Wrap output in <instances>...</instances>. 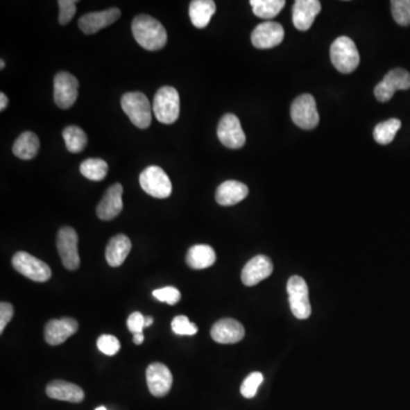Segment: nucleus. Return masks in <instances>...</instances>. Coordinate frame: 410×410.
<instances>
[{
	"instance_id": "nucleus-38",
	"label": "nucleus",
	"mask_w": 410,
	"mask_h": 410,
	"mask_svg": "<svg viewBox=\"0 0 410 410\" xmlns=\"http://www.w3.org/2000/svg\"><path fill=\"white\" fill-rule=\"evenodd\" d=\"M14 316L13 305L8 302L0 303V333H3L7 324L12 321Z\"/></svg>"
},
{
	"instance_id": "nucleus-35",
	"label": "nucleus",
	"mask_w": 410,
	"mask_h": 410,
	"mask_svg": "<svg viewBox=\"0 0 410 410\" xmlns=\"http://www.w3.org/2000/svg\"><path fill=\"white\" fill-rule=\"evenodd\" d=\"M97 348L106 356H114L120 350V342L113 335H102L97 340Z\"/></svg>"
},
{
	"instance_id": "nucleus-43",
	"label": "nucleus",
	"mask_w": 410,
	"mask_h": 410,
	"mask_svg": "<svg viewBox=\"0 0 410 410\" xmlns=\"http://www.w3.org/2000/svg\"><path fill=\"white\" fill-rule=\"evenodd\" d=\"M96 410H106V408L105 407H99Z\"/></svg>"
},
{
	"instance_id": "nucleus-20",
	"label": "nucleus",
	"mask_w": 410,
	"mask_h": 410,
	"mask_svg": "<svg viewBox=\"0 0 410 410\" xmlns=\"http://www.w3.org/2000/svg\"><path fill=\"white\" fill-rule=\"evenodd\" d=\"M321 10V3L318 0H298L293 6V24L300 31H307L311 28Z\"/></svg>"
},
{
	"instance_id": "nucleus-15",
	"label": "nucleus",
	"mask_w": 410,
	"mask_h": 410,
	"mask_svg": "<svg viewBox=\"0 0 410 410\" xmlns=\"http://www.w3.org/2000/svg\"><path fill=\"white\" fill-rule=\"evenodd\" d=\"M121 16V10L113 7L102 12H92L81 16L79 19V28L85 35H94L99 30L110 26L117 22Z\"/></svg>"
},
{
	"instance_id": "nucleus-10",
	"label": "nucleus",
	"mask_w": 410,
	"mask_h": 410,
	"mask_svg": "<svg viewBox=\"0 0 410 410\" xmlns=\"http://www.w3.org/2000/svg\"><path fill=\"white\" fill-rule=\"evenodd\" d=\"M410 88V74L404 69H393L385 74L381 83L375 87L374 94L379 102L386 103L393 97L398 90Z\"/></svg>"
},
{
	"instance_id": "nucleus-22",
	"label": "nucleus",
	"mask_w": 410,
	"mask_h": 410,
	"mask_svg": "<svg viewBox=\"0 0 410 410\" xmlns=\"http://www.w3.org/2000/svg\"><path fill=\"white\" fill-rule=\"evenodd\" d=\"M248 188L237 180H227L216 191V200L223 207H230L242 202L248 196Z\"/></svg>"
},
{
	"instance_id": "nucleus-39",
	"label": "nucleus",
	"mask_w": 410,
	"mask_h": 410,
	"mask_svg": "<svg viewBox=\"0 0 410 410\" xmlns=\"http://www.w3.org/2000/svg\"><path fill=\"white\" fill-rule=\"evenodd\" d=\"M7 105H8V99L3 92H0V111L3 112L6 110Z\"/></svg>"
},
{
	"instance_id": "nucleus-33",
	"label": "nucleus",
	"mask_w": 410,
	"mask_h": 410,
	"mask_svg": "<svg viewBox=\"0 0 410 410\" xmlns=\"http://www.w3.org/2000/svg\"><path fill=\"white\" fill-rule=\"evenodd\" d=\"M173 333L177 335H194L198 333L196 325L189 321L186 316H177L171 323Z\"/></svg>"
},
{
	"instance_id": "nucleus-6",
	"label": "nucleus",
	"mask_w": 410,
	"mask_h": 410,
	"mask_svg": "<svg viewBox=\"0 0 410 410\" xmlns=\"http://www.w3.org/2000/svg\"><path fill=\"white\" fill-rule=\"evenodd\" d=\"M140 187L152 198H166L171 195L172 184L166 171L160 166L145 169L139 176Z\"/></svg>"
},
{
	"instance_id": "nucleus-27",
	"label": "nucleus",
	"mask_w": 410,
	"mask_h": 410,
	"mask_svg": "<svg viewBox=\"0 0 410 410\" xmlns=\"http://www.w3.org/2000/svg\"><path fill=\"white\" fill-rule=\"evenodd\" d=\"M63 138L67 151L71 153H81L87 147L88 137L86 133L76 126H69L63 130Z\"/></svg>"
},
{
	"instance_id": "nucleus-3",
	"label": "nucleus",
	"mask_w": 410,
	"mask_h": 410,
	"mask_svg": "<svg viewBox=\"0 0 410 410\" xmlns=\"http://www.w3.org/2000/svg\"><path fill=\"white\" fill-rule=\"evenodd\" d=\"M331 61L341 74H351L360 63L359 51L352 39L342 35L331 46Z\"/></svg>"
},
{
	"instance_id": "nucleus-18",
	"label": "nucleus",
	"mask_w": 410,
	"mask_h": 410,
	"mask_svg": "<svg viewBox=\"0 0 410 410\" xmlns=\"http://www.w3.org/2000/svg\"><path fill=\"white\" fill-rule=\"evenodd\" d=\"M245 330L239 321L232 318L216 321L211 328V337L220 344H234L242 341Z\"/></svg>"
},
{
	"instance_id": "nucleus-9",
	"label": "nucleus",
	"mask_w": 410,
	"mask_h": 410,
	"mask_svg": "<svg viewBox=\"0 0 410 410\" xmlns=\"http://www.w3.org/2000/svg\"><path fill=\"white\" fill-rule=\"evenodd\" d=\"M58 255L61 257L62 264L67 271H76L80 266L79 252H78V234L71 227H63L58 232Z\"/></svg>"
},
{
	"instance_id": "nucleus-1",
	"label": "nucleus",
	"mask_w": 410,
	"mask_h": 410,
	"mask_svg": "<svg viewBox=\"0 0 410 410\" xmlns=\"http://www.w3.org/2000/svg\"><path fill=\"white\" fill-rule=\"evenodd\" d=\"M131 30L138 45L146 51L162 49L168 42L166 30L157 19L146 14H140L131 23Z\"/></svg>"
},
{
	"instance_id": "nucleus-8",
	"label": "nucleus",
	"mask_w": 410,
	"mask_h": 410,
	"mask_svg": "<svg viewBox=\"0 0 410 410\" xmlns=\"http://www.w3.org/2000/svg\"><path fill=\"white\" fill-rule=\"evenodd\" d=\"M289 305L294 317L308 319L311 315V305L309 301L308 285L302 277L292 276L287 282Z\"/></svg>"
},
{
	"instance_id": "nucleus-41",
	"label": "nucleus",
	"mask_w": 410,
	"mask_h": 410,
	"mask_svg": "<svg viewBox=\"0 0 410 410\" xmlns=\"http://www.w3.org/2000/svg\"><path fill=\"white\" fill-rule=\"evenodd\" d=\"M152 317H145V327H150L151 325L153 324Z\"/></svg>"
},
{
	"instance_id": "nucleus-19",
	"label": "nucleus",
	"mask_w": 410,
	"mask_h": 410,
	"mask_svg": "<svg viewBox=\"0 0 410 410\" xmlns=\"http://www.w3.org/2000/svg\"><path fill=\"white\" fill-rule=\"evenodd\" d=\"M79 330L78 321L74 318L53 319L45 327V340L49 345H60Z\"/></svg>"
},
{
	"instance_id": "nucleus-12",
	"label": "nucleus",
	"mask_w": 410,
	"mask_h": 410,
	"mask_svg": "<svg viewBox=\"0 0 410 410\" xmlns=\"http://www.w3.org/2000/svg\"><path fill=\"white\" fill-rule=\"evenodd\" d=\"M79 81L74 74L58 72L54 78V99L56 105L67 110L74 105L78 99Z\"/></svg>"
},
{
	"instance_id": "nucleus-28",
	"label": "nucleus",
	"mask_w": 410,
	"mask_h": 410,
	"mask_svg": "<svg viewBox=\"0 0 410 410\" xmlns=\"http://www.w3.org/2000/svg\"><path fill=\"white\" fill-rule=\"evenodd\" d=\"M80 172L92 182H101L108 175V163L102 159H87L80 164Z\"/></svg>"
},
{
	"instance_id": "nucleus-11",
	"label": "nucleus",
	"mask_w": 410,
	"mask_h": 410,
	"mask_svg": "<svg viewBox=\"0 0 410 410\" xmlns=\"http://www.w3.org/2000/svg\"><path fill=\"white\" fill-rule=\"evenodd\" d=\"M216 135L223 146L228 147L230 150L242 148L246 142V137L239 119L235 114H230V113L223 115L220 120Z\"/></svg>"
},
{
	"instance_id": "nucleus-31",
	"label": "nucleus",
	"mask_w": 410,
	"mask_h": 410,
	"mask_svg": "<svg viewBox=\"0 0 410 410\" xmlns=\"http://www.w3.org/2000/svg\"><path fill=\"white\" fill-rule=\"evenodd\" d=\"M391 10L399 26H410V0H392Z\"/></svg>"
},
{
	"instance_id": "nucleus-37",
	"label": "nucleus",
	"mask_w": 410,
	"mask_h": 410,
	"mask_svg": "<svg viewBox=\"0 0 410 410\" xmlns=\"http://www.w3.org/2000/svg\"><path fill=\"white\" fill-rule=\"evenodd\" d=\"M127 326L133 334H142L145 328V317L140 312H134L128 317Z\"/></svg>"
},
{
	"instance_id": "nucleus-40",
	"label": "nucleus",
	"mask_w": 410,
	"mask_h": 410,
	"mask_svg": "<svg viewBox=\"0 0 410 410\" xmlns=\"http://www.w3.org/2000/svg\"><path fill=\"white\" fill-rule=\"evenodd\" d=\"M134 342H135V344H137V345H139V344L143 343L144 333H142V334H135L134 335Z\"/></svg>"
},
{
	"instance_id": "nucleus-24",
	"label": "nucleus",
	"mask_w": 410,
	"mask_h": 410,
	"mask_svg": "<svg viewBox=\"0 0 410 410\" xmlns=\"http://www.w3.org/2000/svg\"><path fill=\"white\" fill-rule=\"evenodd\" d=\"M216 260V252L210 245L198 244L191 246L186 255V264L191 269H205L214 264Z\"/></svg>"
},
{
	"instance_id": "nucleus-25",
	"label": "nucleus",
	"mask_w": 410,
	"mask_h": 410,
	"mask_svg": "<svg viewBox=\"0 0 410 410\" xmlns=\"http://www.w3.org/2000/svg\"><path fill=\"white\" fill-rule=\"evenodd\" d=\"M216 10V3L212 0H193L189 5V17L193 26L198 29L209 26Z\"/></svg>"
},
{
	"instance_id": "nucleus-34",
	"label": "nucleus",
	"mask_w": 410,
	"mask_h": 410,
	"mask_svg": "<svg viewBox=\"0 0 410 410\" xmlns=\"http://www.w3.org/2000/svg\"><path fill=\"white\" fill-rule=\"evenodd\" d=\"M153 296L159 300L161 302H166L170 305H175L182 299V294L178 289L172 287H163V289H155L153 292Z\"/></svg>"
},
{
	"instance_id": "nucleus-42",
	"label": "nucleus",
	"mask_w": 410,
	"mask_h": 410,
	"mask_svg": "<svg viewBox=\"0 0 410 410\" xmlns=\"http://www.w3.org/2000/svg\"><path fill=\"white\" fill-rule=\"evenodd\" d=\"M3 67H5V62H3V60H1V61H0V69L3 70Z\"/></svg>"
},
{
	"instance_id": "nucleus-2",
	"label": "nucleus",
	"mask_w": 410,
	"mask_h": 410,
	"mask_svg": "<svg viewBox=\"0 0 410 410\" xmlns=\"http://www.w3.org/2000/svg\"><path fill=\"white\" fill-rule=\"evenodd\" d=\"M153 112L157 121L163 124L175 123L180 113V99L173 87L166 86L156 92L153 101Z\"/></svg>"
},
{
	"instance_id": "nucleus-36",
	"label": "nucleus",
	"mask_w": 410,
	"mask_h": 410,
	"mask_svg": "<svg viewBox=\"0 0 410 410\" xmlns=\"http://www.w3.org/2000/svg\"><path fill=\"white\" fill-rule=\"evenodd\" d=\"M60 7V15H58V22L62 26H67V23L71 22L74 16L76 13V0H60L58 1Z\"/></svg>"
},
{
	"instance_id": "nucleus-21",
	"label": "nucleus",
	"mask_w": 410,
	"mask_h": 410,
	"mask_svg": "<svg viewBox=\"0 0 410 410\" xmlns=\"http://www.w3.org/2000/svg\"><path fill=\"white\" fill-rule=\"evenodd\" d=\"M46 393L51 399L67 401L72 404H79L85 399V392L83 388L62 379L51 382L46 388Z\"/></svg>"
},
{
	"instance_id": "nucleus-30",
	"label": "nucleus",
	"mask_w": 410,
	"mask_h": 410,
	"mask_svg": "<svg viewBox=\"0 0 410 410\" xmlns=\"http://www.w3.org/2000/svg\"><path fill=\"white\" fill-rule=\"evenodd\" d=\"M401 128V121L398 119H388L381 122L374 129V139L381 145H388L395 139V135Z\"/></svg>"
},
{
	"instance_id": "nucleus-26",
	"label": "nucleus",
	"mask_w": 410,
	"mask_h": 410,
	"mask_svg": "<svg viewBox=\"0 0 410 410\" xmlns=\"http://www.w3.org/2000/svg\"><path fill=\"white\" fill-rule=\"evenodd\" d=\"M40 143L35 133L26 131L19 135L13 145L14 155L21 160H32L38 153Z\"/></svg>"
},
{
	"instance_id": "nucleus-13",
	"label": "nucleus",
	"mask_w": 410,
	"mask_h": 410,
	"mask_svg": "<svg viewBox=\"0 0 410 410\" xmlns=\"http://www.w3.org/2000/svg\"><path fill=\"white\" fill-rule=\"evenodd\" d=\"M147 386L154 397L162 398L171 390L173 377L170 369L161 363L151 364L146 369Z\"/></svg>"
},
{
	"instance_id": "nucleus-5",
	"label": "nucleus",
	"mask_w": 410,
	"mask_h": 410,
	"mask_svg": "<svg viewBox=\"0 0 410 410\" xmlns=\"http://www.w3.org/2000/svg\"><path fill=\"white\" fill-rule=\"evenodd\" d=\"M12 264L17 273L37 283H45L51 280V267L28 252L19 251L15 253L12 259Z\"/></svg>"
},
{
	"instance_id": "nucleus-23",
	"label": "nucleus",
	"mask_w": 410,
	"mask_h": 410,
	"mask_svg": "<svg viewBox=\"0 0 410 410\" xmlns=\"http://www.w3.org/2000/svg\"><path fill=\"white\" fill-rule=\"evenodd\" d=\"M131 251V242L128 236L120 234L110 239L105 257L111 267H120Z\"/></svg>"
},
{
	"instance_id": "nucleus-4",
	"label": "nucleus",
	"mask_w": 410,
	"mask_h": 410,
	"mask_svg": "<svg viewBox=\"0 0 410 410\" xmlns=\"http://www.w3.org/2000/svg\"><path fill=\"white\" fill-rule=\"evenodd\" d=\"M121 108L130 121L140 129H146L152 122L150 101L142 92H127L122 96Z\"/></svg>"
},
{
	"instance_id": "nucleus-7",
	"label": "nucleus",
	"mask_w": 410,
	"mask_h": 410,
	"mask_svg": "<svg viewBox=\"0 0 410 410\" xmlns=\"http://www.w3.org/2000/svg\"><path fill=\"white\" fill-rule=\"evenodd\" d=\"M291 118L301 129H315L319 123V114L314 96L303 94L296 99L291 106Z\"/></svg>"
},
{
	"instance_id": "nucleus-32",
	"label": "nucleus",
	"mask_w": 410,
	"mask_h": 410,
	"mask_svg": "<svg viewBox=\"0 0 410 410\" xmlns=\"http://www.w3.org/2000/svg\"><path fill=\"white\" fill-rule=\"evenodd\" d=\"M264 382V375L259 372L252 373L244 379L241 386V393L246 399H251L258 392L259 386Z\"/></svg>"
},
{
	"instance_id": "nucleus-17",
	"label": "nucleus",
	"mask_w": 410,
	"mask_h": 410,
	"mask_svg": "<svg viewBox=\"0 0 410 410\" xmlns=\"http://www.w3.org/2000/svg\"><path fill=\"white\" fill-rule=\"evenodd\" d=\"M273 266L266 255H257L245 264L242 271V282L246 287H255L273 273Z\"/></svg>"
},
{
	"instance_id": "nucleus-29",
	"label": "nucleus",
	"mask_w": 410,
	"mask_h": 410,
	"mask_svg": "<svg viewBox=\"0 0 410 410\" xmlns=\"http://www.w3.org/2000/svg\"><path fill=\"white\" fill-rule=\"evenodd\" d=\"M252 10L260 19H273L285 6L284 0H251Z\"/></svg>"
},
{
	"instance_id": "nucleus-16",
	"label": "nucleus",
	"mask_w": 410,
	"mask_h": 410,
	"mask_svg": "<svg viewBox=\"0 0 410 410\" xmlns=\"http://www.w3.org/2000/svg\"><path fill=\"white\" fill-rule=\"evenodd\" d=\"M122 194H123V187L121 184L112 185L111 187L108 188L96 209V213L99 219L108 221V220L114 219L121 213L123 209Z\"/></svg>"
},
{
	"instance_id": "nucleus-14",
	"label": "nucleus",
	"mask_w": 410,
	"mask_h": 410,
	"mask_svg": "<svg viewBox=\"0 0 410 410\" xmlns=\"http://www.w3.org/2000/svg\"><path fill=\"white\" fill-rule=\"evenodd\" d=\"M283 26L277 22H264L259 24L251 35V42L258 49H269L280 45L284 40Z\"/></svg>"
}]
</instances>
